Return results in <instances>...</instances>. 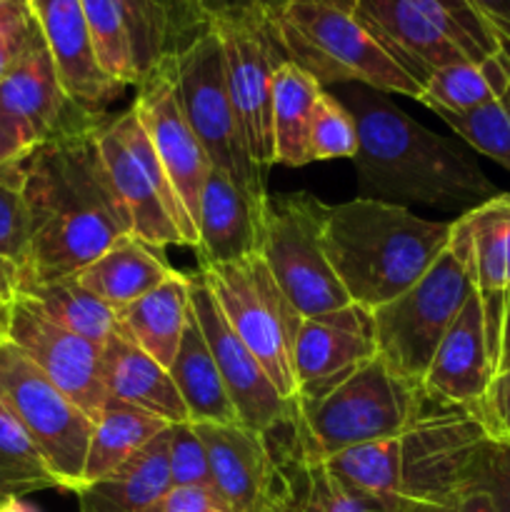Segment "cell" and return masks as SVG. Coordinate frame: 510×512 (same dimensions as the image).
Wrapping results in <instances>:
<instances>
[{"label": "cell", "mask_w": 510, "mask_h": 512, "mask_svg": "<svg viewBox=\"0 0 510 512\" xmlns=\"http://www.w3.org/2000/svg\"><path fill=\"white\" fill-rule=\"evenodd\" d=\"M493 378V345L485 328L483 303L478 293H473L445 338L440 340L433 363L423 378V390L438 403L478 413Z\"/></svg>", "instance_id": "cell-19"}, {"label": "cell", "mask_w": 510, "mask_h": 512, "mask_svg": "<svg viewBox=\"0 0 510 512\" xmlns=\"http://www.w3.org/2000/svg\"><path fill=\"white\" fill-rule=\"evenodd\" d=\"M428 400L423 385L398 375L375 355L318 398H295V405L313 450L330 458L355 445L398 438Z\"/></svg>", "instance_id": "cell-6"}, {"label": "cell", "mask_w": 510, "mask_h": 512, "mask_svg": "<svg viewBox=\"0 0 510 512\" xmlns=\"http://www.w3.org/2000/svg\"><path fill=\"white\" fill-rule=\"evenodd\" d=\"M358 153V128L345 108L343 100L330 95L328 90L318 95L310 118V135H308V158L315 160H338V158H355Z\"/></svg>", "instance_id": "cell-37"}, {"label": "cell", "mask_w": 510, "mask_h": 512, "mask_svg": "<svg viewBox=\"0 0 510 512\" xmlns=\"http://www.w3.org/2000/svg\"><path fill=\"white\" fill-rule=\"evenodd\" d=\"M18 295L33 300L48 318L93 343L105 345L118 333V318L108 303L85 290L75 275L50 280V283L25 285Z\"/></svg>", "instance_id": "cell-33"}, {"label": "cell", "mask_w": 510, "mask_h": 512, "mask_svg": "<svg viewBox=\"0 0 510 512\" xmlns=\"http://www.w3.org/2000/svg\"><path fill=\"white\" fill-rule=\"evenodd\" d=\"M325 213L328 205L308 190L268 195L265 203L260 258L303 318L350 305L325 255Z\"/></svg>", "instance_id": "cell-10"}, {"label": "cell", "mask_w": 510, "mask_h": 512, "mask_svg": "<svg viewBox=\"0 0 510 512\" xmlns=\"http://www.w3.org/2000/svg\"><path fill=\"white\" fill-rule=\"evenodd\" d=\"M478 415L488 428L490 438L510 443V368L495 375L480 403Z\"/></svg>", "instance_id": "cell-42"}, {"label": "cell", "mask_w": 510, "mask_h": 512, "mask_svg": "<svg viewBox=\"0 0 510 512\" xmlns=\"http://www.w3.org/2000/svg\"><path fill=\"white\" fill-rule=\"evenodd\" d=\"M35 33H38V25H33V28L25 30V33L0 43V80H3L5 75L10 73V68L18 63V58L25 53V48H28L30 40L35 38Z\"/></svg>", "instance_id": "cell-49"}, {"label": "cell", "mask_w": 510, "mask_h": 512, "mask_svg": "<svg viewBox=\"0 0 510 512\" xmlns=\"http://www.w3.org/2000/svg\"><path fill=\"white\" fill-rule=\"evenodd\" d=\"M190 310L203 330L240 423L258 433H268L280 420L288 418L293 400H285L278 393L258 358L235 335L200 273L190 278Z\"/></svg>", "instance_id": "cell-16"}, {"label": "cell", "mask_w": 510, "mask_h": 512, "mask_svg": "<svg viewBox=\"0 0 510 512\" xmlns=\"http://www.w3.org/2000/svg\"><path fill=\"white\" fill-rule=\"evenodd\" d=\"M468 3L493 28L503 50L510 55V0H468Z\"/></svg>", "instance_id": "cell-46"}, {"label": "cell", "mask_w": 510, "mask_h": 512, "mask_svg": "<svg viewBox=\"0 0 510 512\" xmlns=\"http://www.w3.org/2000/svg\"><path fill=\"white\" fill-rule=\"evenodd\" d=\"M173 270L163 250L150 248L135 235H125L118 243L110 245L100 258L75 273V278L110 308L120 310L158 288Z\"/></svg>", "instance_id": "cell-27"}, {"label": "cell", "mask_w": 510, "mask_h": 512, "mask_svg": "<svg viewBox=\"0 0 510 512\" xmlns=\"http://www.w3.org/2000/svg\"><path fill=\"white\" fill-rule=\"evenodd\" d=\"M168 430L118 473L75 490L78 512H150L170 488Z\"/></svg>", "instance_id": "cell-28"}, {"label": "cell", "mask_w": 510, "mask_h": 512, "mask_svg": "<svg viewBox=\"0 0 510 512\" xmlns=\"http://www.w3.org/2000/svg\"><path fill=\"white\" fill-rule=\"evenodd\" d=\"M103 383L108 398L145 410L165 423H188V410L168 368L115 333L103 345Z\"/></svg>", "instance_id": "cell-25"}, {"label": "cell", "mask_w": 510, "mask_h": 512, "mask_svg": "<svg viewBox=\"0 0 510 512\" xmlns=\"http://www.w3.org/2000/svg\"><path fill=\"white\" fill-rule=\"evenodd\" d=\"M160 5L165 15H168L170 25H173L175 40H178V53L188 43H193L203 30H208L210 25L205 23L203 15L195 8V0H155Z\"/></svg>", "instance_id": "cell-43"}, {"label": "cell", "mask_w": 510, "mask_h": 512, "mask_svg": "<svg viewBox=\"0 0 510 512\" xmlns=\"http://www.w3.org/2000/svg\"><path fill=\"white\" fill-rule=\"evenodd\" d=\"M20 293V268L10 260L0 258V300L13 303Z\"/></svg>", "instance_id": "cell-50"}, {"label": "cell", "mask_w": 510, "mask_h": 512, "mask_svg": "<svg viewBox=\"0 0 510 512\" xmlns=\"http://www.w3.org/2000/svg\"><path fill=\"white\" fill-rule=\"evenodd\" d=\"M35 145L38 143L33 140V135L13 115L0 110V170L18 163L20 158H25Z\"/></svg>", "instance_id": "cell-44"}, {"label": "cell", "mask_w": 510, "mask_h": 512, "mask_svg": "<svg viewBox=\"0 0 510 512\" xmlns=\"http://www.w3.org/2000/svg\"><path fill=\"white\" fill-rule=\"evenodd\" d=\"M168 428L170 423H165L163 418L108 398L103 413L93 423V435H90L88 455H85L83 485L118 473Z\"/></svg>", "instance_id": "cell-30"}, {"label": "cell", "mask_w": 510, "mask_h": 512, "mask_svg": "<svg viewBox=\"0 0 510 512\" xmlns=\"http://www.w3.org/2000/svg\"><path fill=\"white\" fill-rule=\"evenodd\" d=\"M85 10V20L93 33L98 60L105 73L120 85H138V70H135L133 48H130L128 28H125L123 10L118 0H80Z\"/></svg>", "instance_id": "cell-35"}, {"label": "cell", "mask_w": 510, "mask_h": 512, "mask_svg": "<svg viewBox=\"0 0 510 512\" xmlns=\"http://www.w3.org/2000/svg\"><path fill=\"white\" fill-rule=\"evenodd\" d=\"M108 118L105 113L73 125L0 170L18 185L30 213L20 290L80 273L110 245L133 235L128 210L100 158L98 130Z\"/></svg>", "instance_id": "cell-1"}, {"label": "cell", "mask_w": 510, "mask_h": 512, "mask_svg": "<svg viewBox=\"0 0 510 512\" xmlns=\"http://www.w3.org/2000/svg\"><path fill=\"white\" fill-rule=\"evenodd\" d=\"M8 500H13V495H5V493H0V505H3V503H8Z\"/></svg>", "instance_id": "cell-54"}, {"label": "cell", "mask_w": 510, "mask_h": 512, "mask_svg": "<svg viewBox=\"0 0 510 512\" xmlns=\"http://www.w3.org/2000/svg\"><path fill=\"white\" fill-rule=\"evenodd\" d=\"M188 315L190 278L178 270H173L158 288L145 293L143 298L115 310L118 335L138 345L163 368H170L175 353H178Z\"/></svg>", "instance_id": "cell-26"}, {"label": "cell", "mask_w": 510, "mask_h": 512, "mask_svg": "<svg viewBox=\"0 0 510 512\" xmlns=\"http://www.w3.org/2000/svg\"><path fill=\"white\" fill-rule=\"evenodd\" d=\"M510 88V55L498 53L480 63H455L430 73L418 103L433 113H465L500 98Z\"/></svg>", "instance_id": "cell-32"}, {"label": "cell", "mask_w": 510, "mask_h": 512, "mask_svg": "<svg viewBox=\"0 0 510 512\" xmlns=\"http://www.w3.org/2000/svg\"><path fill=\"white\" fill-rule=\"evenodd\" d=\"M265 208L255 205L233 180L210 168L198 215L200 268H215L260 253Z\"/></svg>", "instance_id": "cell-22"}, {"label": "cell", "mask_w": 510, "mask_h": 512, "mask_svg": "<svg viewBox=\"0 0 510 512\" xmlns=\"http://www.w3.org/2000/svg\"><path fill=\"white\" fill-rule=\"evenodd\" d=\"M433 512H495V508L485 490H480L478 485H470V488L460 490L448 505Z\"/></svg>", "instance_id": "cell-48"}, {"label": "cell", "mask_w": 510, "mask_h": 512, "mask_svg": "<svg viewBox=\"0 0 510 512\" xmlns=\"http://www.w3.org/2000/svg\"><path fill=\"white\" fill-rule=\"evenodd\" d=\"M180 110L203 145L210 165L228 175L255 205L265 208V173L250 158L225 78V55L213 28L170 55Z\"/></svg>", "instance_id": "cell-7"}, {"label": "cell", "mask_w": 510, "mask_h": 512, "mask_svg": "<svg viewBox=\"0 0 510 512\" xmlns=\"http://www.w3.org/2000/svg\"><path fill=\"white\" fill-rule=\"evenodd\" d=\"M225 55L230 103L250 158L273 168V75L285 53L268 13H248L210 23Z\"/></svg>", "instance_id": "cell-12"}, {"label": "cell", "mask_w": 510, "mask_h": 512, "mask_svg": "<svg viewBox=\"0 0 510 512\" xmlns=\"http://www.w3.org/2000/svg\"><path fill=\"white\" fill-rule=\"evenodd\" d=\"M10 305H13V303H5V300H0V340H5V335H8Z\"/></svg>", "instance_id": "cell-53"}, {"label": "cell", "mask_w": 510, "mask_h": 512, "mask_svg": "<svg viewBox=\"0 0 510 512\" xmlns=\"http://www.w3.org/2000/svg\"><path fill=\"white\" fill-rule=\"evenodd\" d=\"M510 368V293L505 298L503 320H500V340H498V363H495V375Z\"/></svg>", "instance_id": "cell-51"}, {"label": "cell", "mask_w": 510, "mask_h": 512, "mask_svg": "<svg viewBox=\"0 0 510 512\" xmlns=\"http://www.w3.org/2000/svg\"><path fill=\"white\" fill-rule=\"evenodd\" d=\"M168 373L173 378L175 388H178L180 398H183L190 423H240L193 310L188 315L178 353H175Z\"/></svg>", "instance_id": "cell-29"}, {"label": "cell", "mask_w": 510, "mask_h": 512, "mask_svg": "<svg viewBox=\"0 0 510 512\" xmlns=\"http://www.w3.org/2000/svg\"><path fill=\"white\" fill-rule=\"evenodd\" d=\"M0 110L13 115L38 145L95 115H105L80 108L68 98L40 30L0 80Z\"/></svg>", "instance_id": "cell-20"}, {"label": "cell", "mask_w": 510, "mask_h": 512, "mask_svg": "<svg viewBox=\"0 0 510 512\" xmlns=\"http://www.w3.org/2000/svg\"><path fill=\"white\" fill-rule=\"evenodd\" d=\"M35 25L28 0H0V43L25 33Z\"/></svg>", "instance_id": "cell-45"}, {"label": "cell", "mask_w": 510, "mask_h": 512, "mask_svg": "<svg viewBox=\"0 0 510 512\" xmlns=\"http://www.w3.org/2000/svg\"><path fill=\"white\" fill-rule=\"evenodd\" d=\"M270 20L285 58L323 88L355 83L385 95L415 100L423 95V85L390 58L350 8L325 0H288Z\"/></svg>", "instance_id": "cell-4"}, {"label": "cell", "mask_w": 510, "mask_h": 512, "mask_svg": "<svg viewBox=\"0 0 510 512\" xmlns=\"http://www.w3.org/2000/svg\"><path fill=\"white\" fill-rule=\"evenodd\" d=\"M0 403L23 425L60 490L83 488L93 420L10 340H0Z\"/></svg>", "instance_id": "cell-11"}, {"label": "cell", "mask_w": 510, "mask_h": 512, "mask_svg": "<svg viewBox=\"0 0 510 512\" xmlns=\"http://www.w3.org/2000/svg\"><path fill=\"white\" fill-rule=\"evenodd\" d=\"M138 115L140 125L153 143L155 155L183 205L185 215L198 233L200 198H203L205 180L210 175V160L203 145L195 138L193 128L180 110L173 83V65L168 58L160 60L148 75L138 83V95L130 105Z\"/></svg>", "instance_id": "cell-15"}, {"label": "cell", "mask_w": 510, "mask_h": 512, "mask_svg": "<svg viewBox=\"0 0 510 512\" xmlns=\"http://www.w3.org/2000/svg\"><path fill=\"white\" fill-rule=\"evenodd\" d=\"M375 355L378 345L370 310L350 303L330 313L303 318L293 350L298 388L295 398H318Z\"/></svg>", "instance_id": "cell-17"}, {"label": "cell", "mask_w": 510, "mask_h": 512, "mask_svg": "<svg viewBox=\"0 0 510 512\" xmlns=\"http://www.w3.org/2000/svg\"><path fill=\"white\" fill-rule=\"evenodd\" d=\"M485 490L495 512H510V443L490 438L473 470V483Z\"/></svg>", "instance_id": "cell-40"}, {"label": "cell", "mask_w": 510, "mask_h": 512, "mask_svg": "<svg viewBox=\"0 0 510 512\" xmlns=\"http://www.w3.org/2000/svg\"><path fill=\"white\" fill-rule=\"evenodd\" d=\"M323 85L285 60L273 75V163L303 168L308 158L310 118Z\"/></svg>", "instance_id": "cell-31"}, {"label": "cell", "mask_w": 510, "mask_h": 512, "mask_svg": "<svg viewBox=\"0 0 510 512\" xmlns=\"http://www.w3.org/2000/svg\"><path fill=\"white\" fill-rule=\"evenodd\" d=\"M195 8L208 25L215 20L235 18V15L265 13L260 0H195Z\"/></svg>", "instance_id": "cell-47"}, {"label": "cell", "mask_w": 510, "mask_h": 512, "mask_svg": "<svg viewBox=\"0 0 510 512\" xmlns=\"http://www.w3.org/2000/svg\"><path fill=\"white\" fill-rule=\"evenodd\" d=\"M350 10L420 85L445 65L488 60L440 0H353Z\"/></svg>", "instance_id": "cell-13"}, {"label": "cell", "mask_w": 510, "mask_h": 512, "mask_svg": "<svg viewBox=\"0 0 510 512\" xmlns=\"http://www.w3.org/2000/svg\"><path fill=\"white\" fill-rule=\"evenodd\" d=\"M258 512H280L278 508H273V505H265L263 510H258Z\"/></svg>", "instance_id": "cell-55"}, {"label": "cell", "mask_w": 510, "mask_h": 512, "mask_svg": "<svg viewBox=\"0 0 510 512\" xmlns=\"http://www.w3.org/2000/svg\"><path fill=\"white\" fill-rule=\"evenodd\" d=\"M358 128V198L460 210L500 195L458 143L410 118L385 93L355 85L348 105Z\"/></svg>", "instance_id": "cell-2"}, {"label": "cell", "mask_w": 510, "mask_h": 512, "mask_svg": "<svg viewBox=\"0 0 510 512\" xmlns=\"http://www.w3.org/2000/svg\"><path fill=\"white\" fill-rule=\"evenodd\" d=\"M170 485H213L208 455L198 430L190 423H175L168 430Z\"/></svg>", "instance_id": "cell-39"}, {"label": "cell", "mask_w": 510, "mask_h": 512, "mask_svg": "<svg viewBox=\"0 0 510 512\" xmlns=\"http://www.w3.org/2000/svg\"><path fill=\"white\" fill-rule=\"evenodd\" d=\"M5 340L15 345L45 378L53 380L90 420L108 403L103 383V345L55 323L25 295L10 305Z\"/></svg>", "instance_id": "cell-14"}, {"label": "cell", "mask_w": 510, "mask_h": 512, "mask_svg": "<svg viewBox=\"0 0 510 512\" xmlns=\"http://www.w3.org/2000/svg\"><path fill=\"white\" fill-rule=\"evenodd\" d=\"M285 3H288V0H260V5H263V10L268 15H273L275 10L283 8ZM325 3H335V5H343V8H353V0H325Z\"/></svg>", "instance_id": "cell-52"}, {"label": "cell", "mask_w": 510, "mask_h": 512, "mask_svg": "<svg viewBox=\"0 0 510 512\" xmlns=\"http://www.w3.org/2000/svg\"><path fill=\"white\" fill-rule=\"evenodd\" d=\"M488 440V428L475 410L430 398L423 413L398 435L400 498L410 512H433L470 488Z\"/></svg>", "instance_id": "cell-8"}, {"label": "cell", "mask_w": 510, "mask_h": 512, "mask_svg": "<svg viewBox=\"0 0 510 512\" xmlns=\"http://www.w3.org/2000/svg\"><path fill=\"white\" fill-rule=\"evenodd\" d=\"M98 148L105 170H108L110 180H113L115 190H118L120 200L128 210L135 238L155 250H165L170 245L188 248L173 213L163 203L150 175L145 173L143 165L138 163V158L130 153L118 130L113 128V115L100 125Z\"/></svg>", "instance_id": "cell-24"}, {"label": "cell", "mask_w": 510, "mask_h": 512, "mask_svg": "<svg viewBox=\"0 0 510 512\" xmlns=\"http://www.w3.org/2000/svg\"><path fill=\"white\" fill-rule=\"evenodd\" d=\"M208 455L213 488L235 512H258L273 493L275 465L263 433L243 423H193Z\"/></svg>", "instance_id": "cell-21"}, {"label": "cell", "mask_w": 510, "mask_h": 512, "mask_svg": "<svg viewBox=\"0 0 510 512\" xmlns=\"http://www.w3.org/2000/svg\"><path fill=\"white\" fill-rule=\"evenodd\" d=\"M30 250V213L23 193L0 173V258L10 260L23 273Z\"/></svg>", "instance_id": "cell-38"}, {"label": "cell", "mask_w": 510, "mask_h": 512, "mask_svg": "<svg viewBox=\"0 0 510 512\" xmlns=\"http://www.w3.org/2000/svg\"><path fill=\"white\" fill-rule=\"evenodd\" d=\"M60 490L33 440L0 403V493L25 498L38 490Z\"/></svg>", "instance_id": "cell-34"}, {"label": "cell", "mask_w": 510, "mask_h": 512, "mask_svg": "<svg viewBox=\"0 0 510 512\" xmlns=\"http://www.w3.org/2000/svg\"><path fill=\"white\" fill-rule=\"evenodd\" d=\"M453 220H428L405 205L353 198L328 205L323 243L350 303L373 313L403 295L450 243Z\"/></svg>", "instance_id": "cell-3"}, {"label": "cell", "mask_w": 510, "mask_h": 512, "mask_svg": "<svg viewBox=\"0 0 510 512\" xmlns=\"http://www.w3.org/2000/svg\"><path fill=\"white\" fill-rule=\"evenodd\" d=\"M475 293L463 215L453 220L448 248L403 295L373 310L378 355L403 378L423 385L440 340Z\"/></svg>", "instance_id": "cell-5"}, {"label": "cell", "mask_w": 510, "mask_h": 512, "mask_svg": "<svg viewBox=\"0 0 510 512\" xmlns=\"http://www.w3.org/2000/svg\"><path fill=\"white\" fill-rule=\"evenodd\" d=\"M150 512H235L213 485H170Z\"/></svg>", "instance_id": "cell-41"}, {"label": "cell", "mask_w": 510, "mask_h": 512, "mask_svg": "<svg viewBox=\"0 0 510 512\" xmlns=\"http://www.w3.org/2000/svg\"><path fill=\"white\" fill-rule=\"evenodd\" d=\"M455 135L485 158L495 160L510 173V88L500 98L465 110V113H435Z\"/></svg>", "instance_id": "cell-36"}, {"label": "cell", "mask_w": 510, "mask_h": 512, "mask_svg": "<svg viewBox=\"0 0 510 512\" xmlns=\"http://www.w3.org/2000/svg\"><path fill=\"white\" fill-rule=\"evenodd\" d=\"M28 3L68 98L80 108L105 113V105L120 95L123 88L100 65L83 3L80 0H28Z\"/></svg>", "instance_id": "cell-18"}, {"label": "cell", "mask_w": 510, "mask_h": 512, "mask_svg": "<svg viewBox=\"0 0 510 512\" xmlns=\"http://www.w3.org/2000/svg\"><path fill=\"white\" fill-rule=\"evenodd\" d=\"M470 240V270L483 303L485 328L498 363L500 320L510 293V193H500L463 213Z\"/></svg>", "instance_id": "cell-23"}, {"label": "cell", "mask_w": 510, "mask_h": 512, "mask_svg": "<svg viewBox=\"0 0 510 512\" xmlns=\"http://www.w3.org/2000/svg\"><path fill=\"white\" fill-rule=\"evenodd\" d=\"M200 278L218 300L225 320L285 400L298 395L293 350L303 315L285 298L260 253L228 265L200 268Z\"/></svg>", "instance_id": "cell-9"}]
</instances>
